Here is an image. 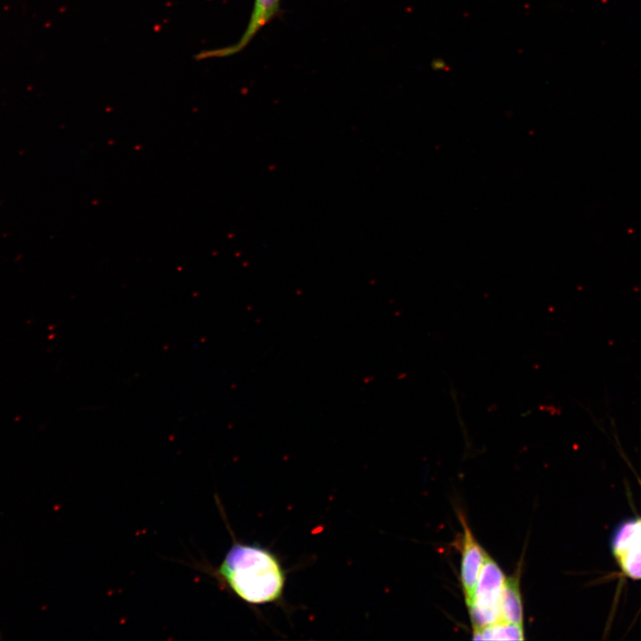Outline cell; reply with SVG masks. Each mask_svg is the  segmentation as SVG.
Segmentation results:
<instances>
[{
    "label": "cell",
    "mask_w": 641,
    "mask_h": 641,
    "mask_svg": "<svg viewBox=\"0 0 641 641\" xmlns=\"http://www.w3.org/2000/svg\"><path fill=\"white\" fill-rule=\"evenodd\" d=\"M610 548L621 572L630 579L641 580V516L627 518L615 526Z\"/></svg>",
    "instance_id": "cell-3"
},
{
    "label": "cell",
    "mask_w": 641,
    "mask_h": 641,
    "mask_svg": "<svg viewBox=\"0 0 641 641\" xmlns=\"http://www.w3.org/2000/svg\"><path fill=\"white\" fill-rule=\"evenodd\" d=\"M505 579L499 566L487 554L478 577L474 601L468 607L473 630L501 620V596Z\"/></svg>",
    "instance_id": "cell-2"
},
{
    "label": "cell",
    "mask_w": 641,
    "mask_h": 641,
    "mask_svg": "<svg viewBox=\"0 0 641 641\" xmlns=\"http://www.w3.org/2000/svg\"><path fill=\"white\" fill-rule=\"evenodd\" d=\"M501 620L523 625V613L519 570L505 579L501 596Z\"/></svg>",
    "instance_id": "cell-6"
},
{
    "label": "cell",
    "mask_w": 641,
    "mask_h": 641,
    "mask_svg": "<svg viewBox=\"0 0 641 641\" xmlns=\"http://www.w3.org/2000/svg\"><path fill=\"white\" fill-rule=\"evenodd\" d=\"M523 625L499 620L482 629L473 630L474 639L485 640H523Z\"/></svg>",
    "instance_id": "cell-7"
},
{
    "label": "cell",
    "mask_w": 641,
    "mask_h": 641,
    "mask_svg": "<svg viewBox=\"0 0 641 641\" xmlns=\"http://www.w3.org/2000/svg\"><path fill=\"white\" fill-rule=\"evenodd\" d=\"M458 516L463 527L461 582L468 608L474 601L478 577L487 553L475 539L464 515L459 513Z\"/></svg>",
    "instance_id": "cell-4"
},
{
    "label": "cell",
    "mask_w": 641,
    "mask_h": 641,
    "mask_svg": "<svg viewBox=\"0 0 641 641\" xmlns=\"http://www.w3.org/2000/svg\"><path fill=\"white\" fill-rule=\"evenodd\" d=\"M280 0H255L248 25L241 38L235 44L224 48L202 51L198 60L225 57L243 50L256 34L270 22L279 12Z\"/></svg>",
    "instance_id": "cell-5"
},
{
    "label": "cell",
    "mask_w": 641,
    "mask_h": 641,
    "mask_svg": "<svg viewBox=\"0 0 641 641\" xmlns=\"http://www.w3.org/2000/svg\"><path fill=\"white\" fill-rule=\"evenodd\" d=\"M215 576L237 597L258 605L280 602L287 579L276 554L256 544L238 541L225 554Z\"/></svg>",
    "instance_id": "cell-1"
}]
</instances>
